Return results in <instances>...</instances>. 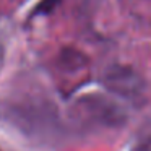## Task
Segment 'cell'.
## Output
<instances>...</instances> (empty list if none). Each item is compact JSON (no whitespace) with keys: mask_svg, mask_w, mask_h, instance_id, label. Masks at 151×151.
<instances>
[{"mask_svg":"<svg viewBox=\"0 0 151 151\" xmlns=\"http://www.w3.org/2000/svg\"><path fill=\"white\" fill-rule=\"evenodd\" d=\"M4 60H5V49H4V46L0 44V70L4 68Z\"/></svg>","mask_w":151,"mask_h":151,"instance_id":"cell-2","label":"cell"},{"mask_svg":"<svg viewBox=\"0 0 151 151\" xmlns=\"http://www.w3.org/2000/svg\"><path fill=\"white\" fill-rule=\"evenodd\" d=\"M135 151H151V137L145 138V140L137 146V150H135Z\"/></svg>","mask_w":151,"mask_h":151,"instance_id":"cell-1","label":"cell"}]
</instances>
